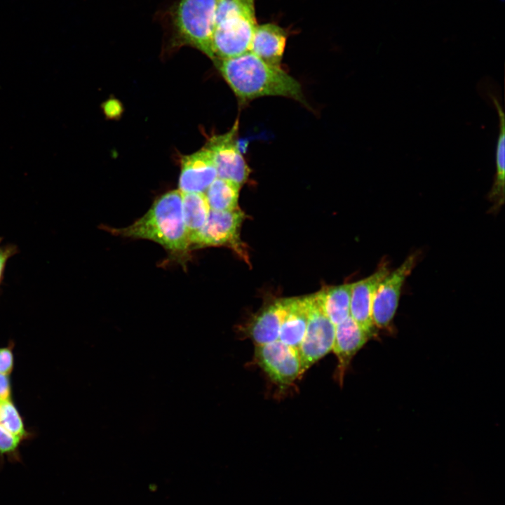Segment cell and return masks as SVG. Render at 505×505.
<instances>
[{
  "mask_svg": "<svg viewBox=\"0 0 505 505\" xmlns=\"http://www.w3.org/2000/svg\"><path fill=\"white\" fill-rule=\"evenodd\" d=\"M182 204L183 219L191 244L206 222L210 208L205 194L201 192L182 193Z\"/></svg>",
  "mask_w": 505,
  "mask_h": 505,
  "instance_id": "ac0fdd59",
  "label": "cell"
},
{
  "mask_svg": "<svg viewBox=\"0 0 505 505\" xmlns=\"http://www.w3.org/2000/svg\"><path fill=\"white\" fill-rule=\"evenodd\" d=\"M22 441V439L0 426V455L6 456L11 460H18V449Z\"/></svg>",
  "mask_w": 505,
  "mask_h": 505,
  "instance_id": "44dd1931",
  "label": "cell"
},
{
  "mask_svg": "<svg viewBox=\"0 0 505 505\" xmlns=\"http://www.w3.org/2000/svg\"><path fill=\"white\" fill-rule=\"evenodd\" d=\"M389 272L387 264L383 263L368 277L353 283L350 316L362 330L371 336L375 327L372 318L374 297L379 283Z\"/></svg>",
  "mask_w": 505,
  "mask_h": 505,
  "instance_id": "30bf717a",
  "label": "cell"
},
{
  "mask_svg": "<svg viewBox=\"0 0 505 505\" xmlns=\"http://www.w3.org/2000/svg\"><path fill=\"white\" fill-rule=\"evenodd\" d=\"M11 386L8 375L0 374V399H10Z\"/></svg>",
  "mask_w": 505,
  "mask_h": 505,
  "instance_id": "cb8c5ba5",
  "label": "cell"
},
{
  "mask_svg": "<svg viewBox=\"0 0 505 505\" xmlns=\"http://www.w3.org/2000/svg\"><path fill=\"white\" fill-rule=\"evenodd\" d=\"M102 228L114 235L154 241L178 261L184 262L191 250L180 190L167 191L158 197L142 217L128 227Z\"/></svg>",
  "mask_w": 505,
  "mask_h": 505,
  "instance_id": "7a4b0ae2",
  "label": "cell"
},
{
  "mask_svg": "<svg viewBox=\"0 0 505 505\" xmlns=\"http://www.w3.org/2000/svg\"><path fill=\"white\" fill-rule=\"evenodd\" d=\"M309 316L304 337L298 353L302 374L332 351L335 325L323 310L315 294L307 296Z\"/></svg>",
  "mask_w": 505,
  "mask_h": 505,
  "instance_id": "277c9868",
  "label": "cell"
},
{
  "mask_svg": "<svg viewBox=\"0 0 505 505\" xmlns=\"http://www.w3.org/2000/svg\"><path fill=\"white\" fill-rule=\"evenodd\" d=\"M353 283L324 288L316 293L320 304L330 321L337 325L350 316Z\"/></svg>",
  "mask_w": 505,
  "mask_h": 505,
  "instance_id": "e0dca14e",
  "label": "cell"
},
{
  "mask_svg": "<svg viewBox=\"0 0 505 505\" xmlns=\"http://www.w3.org/2000/svg\"><path fill=\"white\" fill-rule=\"evenodd\" d=\"M287 36L286 31L276 24L257 25L249 51L267 64L281 67Z\"/></svg>",
  "mask_w": 505,
  "mask_h": 505,
  "instance_id": "5bb4252c",
  "label": "cell"
},
{
  "mask_svg": "<svg viewBox=\"0 0 505 505\" xmlns=\"http://www.w3.org/2000/svg\"><path fill=\"white\" fill-rule=\"evenodd\" d=\"M213 62L227 83L242 101L264 96H283L305 102L301 85L295 78L250 51Z\"/></svg>",
  "mask_w": 505,
  "mask_h": 505,
  "instance_id": "6da1fadb",
  "label": "cell"
},
{
  "mask_svg": "<svg viewBox=\"0 0 505 505\" xmlns=\"http://www.w3.org/2000/svg\"><path fill=\"white\" fill-rule=\"evenodd\" d=\"M0 426L22 440L27 436L23 420L10 399H0Z\"/></svg>",
  "mask_w": 505,
  "mask_h": 505,
  "instance_id": "ffe728a7",
  "label": "cell"
},
{
  "mask_svg": "<svg viewBox=\"0 0 505 505\" xmlns=\"http://www.w3.org/2000/svg\"><path fill=\"white\" fill-rule=\"evenodd\" d=\"M14 363L11 347L0 348V374L8 375L13 370Z\"/></svg>",
  "mask_w": 505,
  "mask_h": 505,
  "instance_id": "603a6c76",
  "label": "cell"
},
{
  "mask_svg": "<svg viewBox=\"0 0 505 505\" xmlns=\"http://www.w3.org/2000/svg\"><path fill=\"white\" fill-rule=\"evenodd\" d=\"M256 26L255 16L252 15L231 14L215 20L212 36L213 61L249 51Z\"/></svg>",
  "mask_w": 505,
  "mask_h": 505,
  "instance_id": "5b68a950",
  "label": "cell"
},
{
  "mask_svg": "<svg viewBox=\"0 0 505 505\" xmlns=\"http://www.w3.org/2000/svg\"><path fill=\"white\" fill-rule=\"evenodd\" d=\"M255 357L260 367L279 385L291 384L302 375L298 350L279 339L255 346Z\"/></svg>",
  "mask_w": 505,
  "mask_h": 505,
  "instance_id": "9c48e42d",
  "label": "cell"
},
{
  "mask_svg": "<svg viewBox=\"0 0 505 505\" xmlns=\"http://www.w3.org/2000/svg\"><path fill=\"white\" fill-rule=\"evenodd\" d=\"M417 255H409L405 261L383 278L379 283L372 303V318L375 325L386 328L391 323L399 302L403 285L414 269Z\"/></svg>",
  "mask_w": 505,
  "mask_h": 505,
  "instance_id": "ba28073f",
  "label": "cell"
},
{
  "mask_svg": "<svg viewBox=\"0 0 505 505\" xmlns=\"http://www.w3.org/2000/svg\"><path fill=\"white\" fill-rule=\"evenodd\" d=\"M217 177L212 154L206 147L182 158L179 178V190L182 193H205Z\"/></svg>",
  "mask_w": 505,
  "mask_h": 505,
  "instance_id": "8fae6325",
  "label": "cell"
},
{
  "mask_svg": "<svg viewBox=\"0 0 505 505\" xmlns=\"http://www.w3.org/2000/svg\"><path fill=\"white\" fill-rule=\"evenodd\" d=\"M238 121L227 133L213 135L206 147L210 152L217 177L242 186L248 177L250 168L237 144Z\"/></svg>",
  "mask_w": 505,
  "mask_h": 505,
  "instance_id": "52a82bcc",
  "label": "cell"
},
{
  "mask_svg": "<svg viewBox=\"0 0 505 505\" xmlns=\"http://www.w3.org/2000/svg\"><path fill=\"white\" fill-rule=\"evenodd\" d=\"M245 217L240 208L231 211L210 210L206 222L191 242V250L205 247L226 246L233 249L242 258L248 259L245 248L240 238L241 227Z\"/></svg>",
  "mask_w": 505,
  "mask_h": 505,
  "instance_id": "8992f818",
  "label": "cell"
},
{
  "mask_svg": "<svg viewBox=\"0 0 505 505\" xmlns=\"http://www.w3.org/2000/svg\"><path fill=\"white\" fill-rule=\"evenodd\" d=\"M372 337L361 328L351 316L335 325L332 351L338 360L337 375L342 384L345 372L354 355Z\"/></svg>",
  "mask_w": 505,
  "mask_h": 505,
  "instance_id": "7c38bea8",
  "label": "cell"
},
{
  "mask_svg": "<svg viewBox=\"0 0 505 505\" xmlns=\"http://www.w3.org/2000/svg\"><path fill=\"white\" fill-rule=\"evenodd\" d=\"M491 100L499 118V133L495 152V175L492 187L488 194L489 200L493 203L492 210H498L504 202L505 185V117L502 107L498 99L491 95Z\"/></svg>",
  "mask_w": 505,
  "mask_h": 505,
  "instance_id": "2e32d148",
  "label": "cell"
},
{
  "mask_svg": "<svg viewBox=\"0 0 505 505\" xmlns=\"http://www.w3.org/2000/svg\"><path fill=\"white\" fill-rule=\"evenodd\" d=\"M292 298L279 299L258 313L247 327L248 336L255 346L278 339L281 325L288 314Z\"/></svg>",
  "mask_w": 505,
  "mask_h": 505,
  "instance_id": "4fadbf2b",
  "label": "cell"
},
{
  "mask_svg": "<svg viewBox=\"0 0 505 505\" xmlns=\"http://www.w3.org/2000/svg\"><path fill=\"white\" fill-rule=\"evenodd\" d=\"M220 0H180L174 15L175 39L213 60L212 36L216 10Z\"/></svg>",
  "mask_w": 505,
  "mask_h": 505,
  "instance_id": "3957f363",
  "label": "cell"
},
{
  "mask_svg": "<svg viewBox=\"0 0 505 505\" xmlns=\"http://www.w3.org/2000/svg\"><path fill=\"white\" fill-rule=\"evenodd\" d=\"M308 316L307 297H292L290 309L281 325L278 339L298 350L305 335Z\"/></svg>",
  "mask_w": 505,
  "mask_h": 505,
  "instance_id": "9a60e30c",
  "label": "cell"
},
{
  "mask_svg": "<svg viewBox=\"0 0 505 505\" xmlns=\"http://www.w3.org/2000/svg\"><path fill=\"white\" fill-rule=\"evenodd\" d=\"M3 238L0 237V287L4 279V271L8 260L18 253V247L15 245L2 243Z\"/></svg>",
  "mask_w": 505,
  "mask_h": 505,
  "instance_id": "7402d4cb",
  "label": "cell"
},
{
  "mask_svg": "<svg viewBox=\"0 0 505 505\" xmlns=\"http://www.w3.org/2000/svg\"><path fill=\"white\" fill-rule=\"evenodd\" d=\"M241 187L232 181L217 177L204 193L210 210L231 211L238 208Z\"/></svg>",
  "mask_w": 505,
  "mask_h": 505,
  "instance_id": "d6986e66",
  "label": "cell"
}]
</instances>
